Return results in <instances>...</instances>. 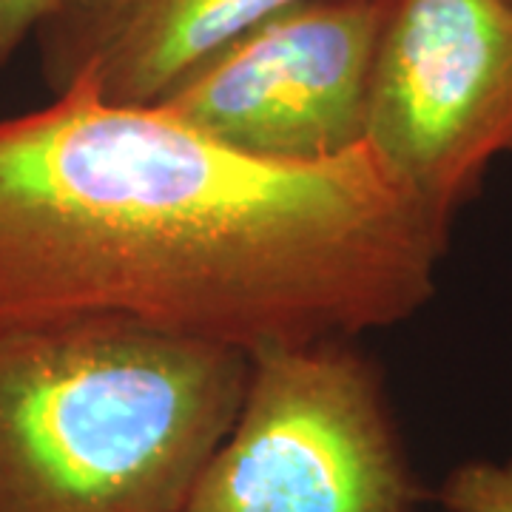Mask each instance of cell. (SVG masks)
Wrapping results in <instances>:
<instances>
[{"mask_svg":"<svg viewBox=\"0 0 512 512\" xmlns=\"http://www.w3.org/2000/svg\"><path fill=\"white\" fill-rule=\"evenodd\" d=\"M453 228L370 146L276 163L89 83L0 120V339L131 322L248 356L430 305Z\"/></svg>","mask_w":512,"mask_h":512,"instance_id":"1","label":"cell"},{"mask_svg":"<svg viewBox=\"0 0 512 512\" xmlns=\"http://www.w3.org/2000/svg\"><path fill=\"white\" fill-rule=\"evenodd\" d=\"M251 356L131 322L0 339V512H180Z\"/></svg>","mask_w":512,"mask_h":512,"instance_id":"2","label":"cell"},{"mask_svg":"<svg viewBox=\"0 0 512 512\" xmlns=\"http://www.w3.org/2000/svg\"><path fill=\"white\" fill-rule=\"evenodd\" d=\"M419 476L382 370L356 339L251 356L228 436L180 512H416Z\"/></svg>","mask_w":512,"mask_h":512,"instance_id":"3","label":"cell"},{"mask_svg":"<svg viewBox=\"0 0 512 512\" xmlns=\"http://www.w3.org/2000/svg\"><path fill=\"white\" fill-rule=\"evenodd\" d=\"M367 146L453 228L512 157V0H387Z\"/></svg>","mask_w":512,"mask_h":512,"instance_id":"4","label":"cell"},{"mask_svg":"<svg viewBox=\"0 0 512 512\" xmlns=\"http://www.w3.org/2000/svg\"><path fill=\"white\" fill-rule=\"evenodd\" d=\"M387 0H305L262 20L160 103L222 146L276 163H328L367 146Z\"/></svg>","mask_w":512,"mask_h":512,"instance_id":"5","label":"cell"},{"mask_svg":"<svg viewBox=\"0 0 512 512\" xmlns=\"http://www.w3.org/2000/svg\"><path fill=\"white\" fill-rule=\"evenodd\" d=\"M305 0H63L35 35L52 94L89 83L123 106H154L202 60Z\"/></svg>","mask_w":512,"mask_h":512,"instance_id":"6","label":"cell"},{"mask_svg":"<svg viewBox=\"0 0 512 512\" xmlns=\"http://www.w3.org/2000/svg\"><path fill=\"white\" fill-rule=\"evenodd\" d=\"M439 504L447 512H512V458H473L441 481Z\"/></svg>","mask_w":512,"mask_h":512,"instance_id":"7","label":"cell"},{"mask_svg":"<svg viewBox=\"0 0 512 512\" xmlns=\"http://www.w3.org/2000/svg\"><path fill=\"white\" fill-rule=\"evenodd\" d=\"M63 0H0V69L35 40Z\"/></svg>","mask_w":512,"mask_h":512,"instance_id":"8","label":"cell"}]
</instances>
